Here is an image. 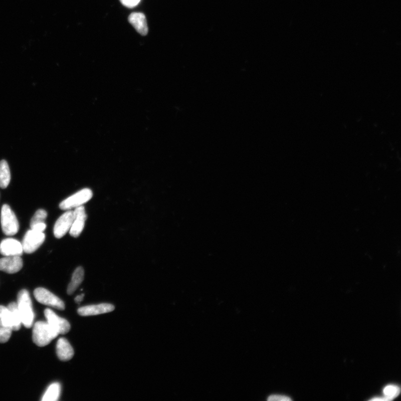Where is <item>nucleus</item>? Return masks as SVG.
<instances>
[{"instance_id": "1", "label": "nucleus", "mask_w": 401, "mask_h": 401, "mask_svg": "<svg viewBox=\"0 0 401 401\" xmlns=\"http://www.w3.org/2000/svg\"><path fill=\"white\" fill-rule=\"evenodd\" d=\"M18 309L21 315L22 324L27 328L32 327L34 313L31 298L28 291L25 289L20 291L18 295Z\"/></svg>"}, {"instance_id": "2", "label": "nucleus", "mask_w": 401, "mask_h": 401, "mask_svg": "<svg viewBox=\"0 0 401 401\" xmlns=\"http://www.w3.org/2000/svg\"><path fill=\"white\" fill-rule=\"evenodd\" d=\"M58 333L48 322H38L34 325L33 330V340L39 347H44L57 338Z\"/></svg>"}, {"instance_id": "3", "label": "nucleus", "mask_w": 401, "mask_h": 401, "mask_svg": "<svg viewBox=\"0 0 401 401\" xmlns=\"http://www.w3.org/2000/svg\"><path fill=\"white\" fill-rule=\"evenodd\" d=\"M2 227L4 233L7 236H13L18 233L19 224L15 213L9 205H4L2 210Z\"/></svg>"}, {"instance_id": "4", "label": "nucleus", "mask_w": 401, "mask_h": 401, "mask_svg": "<svg viewBox=\"0 0 401 401\" xmlns=\"http://www.w3.org/2000/svg\"><path fill=\"white\" fill-rule=\"evenodd\" d=\"M92 197V190L89 188H84L63 200L60 204L59 208L63 210L75 209L88 202Z\"/></svg>"}, {"instance_id": "5", "label": "nucleus", "mask_w": 401, "mask_h": 401, "mask_svg": "<svg viewBox=\"0 0 401 401\" xmlns=\"http://www.w3.org/2000/svg\"><path fill=\"white\" fill-rule=\"evenodd\" d=\"M34 295L40 303L59 310L65 309V306L63 301L46 289L37 288L34 290Z\"/></svg>"}, {"instance_id": "6", "label": "nucleus", "mask_w": 401, "mask_h": 401, "mask_svg": "<svg viewBox=\"0 0 401 401\" xmlns=\"http://www.w3.org/2000/svg\"><path fill=\"white\" fill-rule=\"evenodd\" d=\"M45 239V235L43 233L32 229L28 231L22 243L24 252L27 254L34 253L43 244Z\"/></svg>"}, {"instance_id": "7", "label": "nucleus", "mask_w": 401, "mask_h": 401, "mask_svg": "<svg viewBox=\"0 0 401 401\" xmlns=\"http://www.w3.org/2000/svg\"><path fill=\"white\" fill-rule=\"evenodd\" d=\"M44 314L48 323L58 334H65L69 332L70 324L68 320L59 317L52 310L48 308L45 310Z\"/></svg>"}, {"instance_id": "8", "label": "nucleus", "mask_w": 401, "mask_h": 401, "mask_svg": "<svg viewBox=\"0 0 401 401\" xmlns=\"http://www.w3.org/2000/svg\"><path fill=\"white\" fill-rule=\"evenodd\" d=\"M13 326L7 307L0 305V343L8 342L11 337Z\"/></svg>"}, {"instance_id": "9", "label": "nucleus", "mask_w": 401, "mask_h": 401, "mask_svg": "<svg viewBox=\"0 0 401 401\" xmlns=\"http://www.w3.org/2000/svg\"><path fill=\"white\" fill-rule=\"evenodd\" d=\"M73 218V211L70 210L57 220L54 228V234L55 238H62L68 232H69L72 227Z\"/></svg>"}, {"instance_id": "10", "label": "nucleus", "mask_w": 401, "mask_h": 401, "mask_svg": "<svg viewBox=\"0 0 401 401\" xmlns=\"http://www.w3.org/2000/svg\"><path fill=\"white\" fill-rule=\"evenodd\" d=\"M73 213L74 218L69 233L72 237L77 238L83 232L87 216L83 206L75 208Z\"/></svg>"}, {"instance_id": "11", "label": "nucleus", "mask_w": 401, "mask_h": 401, "mask_svg": "<svg viewBox=\"0 0 401 401\" xmlns=\"http://www.w3.org/2000/svg\"><path fill=\"white\" fill-rule=\"evenodd\" d=\"M23 252L22 244L16 239L8 238L3 240L0 243V253L5 257H10V256L22 257Z\"/></svg>"}, {"instance_id": "12", "label": "nucleus", "mask_w": 401, "mask_h": 401, "mask_svg": "<svg viewBox=\"0 0 401 401\" xmlns=\"http://www.w3.org/2000/svg\"><path fill=\"white\" fill-rule=\"evenodd\" d=\"M23 262L20 256H10L0 259V270L9 274L17 273L23 268Z\"/></svg>"}, {"instance_id": "13", "label": "nucleus", "mask_w": 401, "mask_h": 401, "mask_svg": "<svg viewBox=\"0 0 401 401\" xmlns=\"http://www.w3.org/2000/svg\"><path fill=\"white\" fill-rule=\"evenodd\" d=\"M114 309V306L112 304L103 303L85 306L79 308L78 313L81 316L96 315L111 312Z\"/></svg>"}, {"instance_id": "14", "label": "nucleus", "mask_w": 401, "mask_h": 401, "mask_svg": "<svg viewBox=\"0 0 401 401\" xmlns=\"http://www.w3.org/2000/svg\"><path fill=\"white\" fill-rule=\"evenodd\" d=\"M129 22L134 28L136 31L145 36L148 34V28L146 18L143 13H134L129 15Z\"/></svg>"}, {"instance_id": "15", "label": "nucleus", "mask_w": 401, "mask_h": 401, "mask_svg": "<svg viewBox=\"0 0 401 401\" xmlns=\"http://www.w3.org/2000/svg\"><path fill=\"white\" fill-rule=\"evenodd\" d=\"M56 350L58 357L60 360L68 361L73 357L74 349L67 339L62 338L58 340Z\"/></svg>"}, {"instance_id": "16", "label": "nucleus", "mask_w": 401, "mask_h": 401, "mask_svg": "<svg viewBox=\"0 0 401 401\" xmlns=\"http://www.w3.org/2000/svg\"><path fill=\"white\" fill-rule=\"evenodd\" d=\"M7 308L9 310L10 319L12 321L13 329L15 331H18L21 328L22 320L18 309L17 303H10L8 305Z\"/></svg>"}, {"instance_id": "17", "label": "nucleus", "mask_w": 401, "mask_h": 401, "mask_svg": "<svg viewBox=\"0 0 401 401\" xmlns=\"http://www.w3.org/2000/svg\"><path fill=\"white\" fill-rule=\"evenodd\" d=\"M84 278V270L82 267H78L75 270L71 282L69 283L67 289L69 295L73 294L81 284Z\"/></svg>"}, {"instance_id": "18", "label": "nucleus", "mask_w": 401, "mask_h": 401, "mask_svg": "<svg viewBox=\"0 0 401 401\" xmlns=\"http://www.w3.org/2000/svg\"><path fill=\"white\" fill-rule=\"evenodd\" d=\"M11 174L8 162L5 160L0 161V187L6 188L10 182Z\"/></svg>"}, {"instance_id": "19", "label": "nucleus", "mask_w": 401, "mask_h": 401, "mask_svg": "<svg viewBox=\"0 0 401 401\" xmlns=\"http://www.w3.org/2000/svg\"><path fill=\"white\" fill-rule=\"evenodd\" d=\"M61 393V385L59 383L50 385L43 395V401L58 400Z\"/></svg>"}, {"instance_id": "20", "label": "nucleus", "mask_w": 401, "mask_h": 401, "mask_svg": "<svg viewBox=\"0 0 401 401\" xmlns=\"http://www.w3.org/2000/svg\"><path fill=\"white\" fill-rule=\"evenodd\" d=\"M400 393V388L397 385L389 384L383 389L384 397L387 400H392Z\"/></svg>"}, {"instance_id": "21", "label": "nucleus", "mask_w": 401, "mask_h": 401, "mask_svg": "<svg viewBox=\"0 0 401 401\" xmlns=\"http://www.w3.org/2000/svg\"><path fill=\"white\" fill-rule=\"evenodd\" d=\"M48 214L46 211L40 209L35 213L34 217L30 222V227H33L35 225L45 223V220L47 218Z\"/></svg>"}, {"instance_id": "22", "label": "nucleus", "mask_w": 401, "mask_h": 401, "mask_svg": "<svg viewBox=\"0 0 401 401\" xmlns=\"http://www.w3.org/2000/svg\"><path fill=\"white\" fill-rule=\"evenodd\" d=\"M124 6L128 8H133L139 4L140 0H120Z\"/></svg>"}, {"instance_id": "23", "label": "nucleus", "mask_w": 401, "mask_h": 401, "mask_svg": "<svg viewBox=\"0 0 401 401\" xmlns=\"http://www.w3.org/2000/svg\"><path fill=\"white\" fill-rule=\"evenodd\" d=\"M268 400L290 401L292 399L288 396L275 394L269 396Z\"/></svg>"}, {"instance_id": "24", "label": "nucleus", "mask_w": 401, "mask_h": 401, "mask_svg": "<svg viewBox=\"0 0 401 401\" xmlns=\"http://www.w3.org/2000/svg\"><path fill=\"white\" fill-rule=\"evenodd\" d=\"M47 228V225L45 223L35 225L31 228L32 230L38 232L43 233Z\"/></svg>"}, {"instance_id": "25", "label": "nucleus", "mask_w": 401, "mask_h": 401, "mask_svg": "<svg viewBox=\"0 0 401 401\" xmlns=\"http://www.w3.org/2000/svg\"><path fill=\"white\" fill-rule=\"evenodd\" d=\"M84 297V294L77 296V297L75 299V302H77V303L82 302L83 300Z\"/></svg>"}, {"instance_id": "26", "label": "nucleus", "mask_w": 401, "mask_h": 401, "mask_svg": "<svg viewBox=\"0 0 401 401\" xmlns=\"http://www.w3.org/2000/svg\"><path fill=\"white\" fill-rule=\"evenodd\" d=\"M370 400H373V401H383V400H387V399L385 397H375L373 398L372 399H370Z\"/></svg>"}]
</instances>
